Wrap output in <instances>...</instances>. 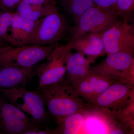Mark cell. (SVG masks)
I'll return each instance as SVG.
<instances>
[{
	"label": "cell",
	"mask_w": 134,
	"mask_h": 134,
	"mask_svg": "<svg viewBox=\"0 0 134 134\" xmlns=\"http://www.w3.org/2000/svg\"><path fill=\"white\" fill-rule=\"evenodd\" d=\"M65 13L76 24L80 17L87 9L96 5L93 0H59Z\"/></svg>",
	"instance_id": "cell-18"
},
{
	"label": "cell",
	"mask_w": 134,
	"mask_h": 134,
	"mask_svg": "<svg viewBox=\"0 0 134 134\" xmlns=\"http://www.w3.org/2000/svg\"><path fill=\"white\" fill-rule=\"evenodd\" d=\"M86 111L82 110L67 116L55 129H50L51 133H77L85 121Z\"/></svg>",
	"instance_id": "cell-17"
},
{
	"label": "cell",
	"mask_w": 134,
	"mask_h": 134,
	"mask_svg": "<svg viewBox=\"0 0 134 134\" xmlns=\"http://www.w3.org/2000/svg\"><path fill=\"white\" fill-rule=\"evenodd\" d=\"M0 134H1V132H0Z\"/></svg>",
	"instance_id": "cell-24"
},
{
	"label": "cell",
	"mask_w": 134,
	"mask_h": 134,
	"mask_svg": "<svg viewBox=\"0 0 134 134\" xmlns=\"http://www.w3.org/2000/svg\"><path fill=\"white\" fill-rule=\"evenodd\" d=\"M22 1L31 5H48L55 3L54 0H22Z\"/></svg>",
	"instance_id": "cell-23"
},
{
	"label": "cell",
	"mask_w": 134,
	"mask_h": 134,
	"mask_svg": "<svg viewBox=\"0 0 134 134\" xmlns=\"http://www.w3.org/2000/svg\"><path fill=\"white\" fill-rule=\"evenodd\" d=\"M102 35L86 33L77 38L69 40L68 43L72 49L94 62L96 58L106 53Z\"/></svg>",
	"instance_id": "cell-14"
},
{
	"label": "cell",
	"mask_w": 134,
	"mask_h": 134,
	"mask_svg": "<svg viewBox=\"0 0 134 134\" xmlns=\"http://www.w3.org/2000/svg\"><path fill=\"white\" fill-rule=\"evenodd\" d=\"M34 68L0 67V92L25 88L33 76Z\"/></svg>",
	"instance_id": "cell-13"
},
{
	"label": "cell",
	"mask_w": 134,
	"mask_h": 134,
	"mask_svg": "<svg viewBox=\"0 0 134 134\" xmlns=\"http://www.w3.org/2000/svg\"><path fill=\"white\" fill-rule=\"evenodd\" d=\"M119 21V17L112 8L94 5L82 14L76 24L71 27L69 40L86 33L102 34Z\"/></svg>",
	"instance_id": "cell-4"
},
{
	"label": "cell",
	"mask_w": 134,
	"mask_h": 134,
	"mask_svg": "<svg viewBox=\"0 0 134 134\" xmlns=\"http://www.w3.org/2000/svg\"><path fill=\"white\" fill-rule=\"evenodd\" d=\"M55 8V3L34 5L22 1L18 6L15 13L24 19L36 21L50 14Z\"/></svg>",
	"instance_id": "cell-16"
},
{
	"label": "cell",
	"mask_w": 134,
	"mask_h": 134,
	"mask_svg": "<svg viewBox=\"0 0 134 134\" xmlns=\"http://www.w3.org/2000/svg\"><path fill=\"white\" fill-rule=\"evenodd\" d=\"M42 19L32 21L14 13L12 23L8 31V45L19 47L29 44Z\"/></svg>",
	"instance_id": "cell-12"
},
{
	"label": "cell",
	"mask_w": 134,
	"mask_h": 134,
	"mask_svg": "<svg viewBox=\"0 0 134 134\" xmlns=\"http://www.w3.org/2000/svg\"><path fill=\"white\" fill-rule=\"evenodd\" d=\"M119 20L102 34L105 53L107 54L126 52L133 54L134 28L129 19Z\"/></svg>",
	"instance_id": "cell-8"
},
{
	"label": "cell",
	"mask_w": 134,
	"mask_h": 134,
	"mask_svg": "<svg viewBox=\"0 0 134 134\" xmlns=\"http://www.w3.org/2000/svg\"><path fill=\"white\" fill-rule=\"evenodd\" d=\"M96 5L104 8H112L117 0H93Z\"/></svg>",
	"instance_id": "cell-22"
},
{
	"label": "cell",
	"mask_w": 134,
	"mask_h": 134,
	"mask_svg": "<svg viewBox=\"0 0 134 134\" xmlns=\"http://www.w3.org/2000/svg\"><path fill=\"white\" fill-rule=\"evenodd\" d=\"M10 103L0 99V132L1 134H25L41 128Z\"/></svg>",
	"instance_id": "cell-10"
},
{
	"label": "cell",
	"mask_w": 134,
	"mask_h": 134,
	"mask_svg": "<svg viewBox=\"0 0 134 134\" xmlns=\"http://www.w3.org/2000/svg\"><path fill=\"white\" fill-rule=\"evenodd\" d=\"M56 44L47 46L27 45L0 47V67L16 66L34 68L46 59L55 49Z\"/></svg>",
	"instance_id": "cell-3"
},
{
	"label": "cell",
	"mask_w": 134,
	"mask_h": 134,
	"mask_svg": "<svg viewBox=\"0 0 134 134\" xmlns=\"http://www.w3.org/2000/svg\"><path fill=\"white\" fill-rule=\"evenodd\" d=\"M93 62L81 53H69L66 59L65 78L72 86L90 72V65Z\"/></svg>",
	"instance_id": "cell-15"
},
{
	"label": "cell",
	"mask_w": 134,
	"mask_h": 134,
	"mask_svg": "<svg viewBox=\"0 0 134 134\" xmlns=\"http://www.w3.org/2000/svg\"></svg>",
	"instance_id": "cell-25"
},
{
	"label": "cell",
	"mask_w": 134,
	"mask_h": 134,
	"mask_svg": "<svg viewBox=\"0 0 134 134\" xmlns=\"http://www.w3.org/2000/svg\"><path fill=\"white\" fill-rule=\"evenodd\" d=\"M114 83L108 76L90 70L73 86L78 95L87 101L90 106L100 94Z\"/></svg>",
	"instance_id": "cell-11"
},
{
	"label": "cell",
	"mask_w": 134,
	"mask_h": 134,
	"mask_svg": "<svg viewBox=\"0 0 134 134\" xmlns=\"http://www.w3.org/2000/svg\"><path fill=\"white\" fill-rule=\"evenodd\" d=\"M14 13L0 9V47L8 46L7 42L8 31L12 23Z\"/></svg>",
	"instance_id": "cell-19"
},
{
	"label": "cell",
	"mask_w": 134,
	"mask_h": 134,
	"mask_svg": "<svg viewBox=\"0 0 134 134\" xmlns=\"http://www.w3.org/2000/svg\"><path fill=\"white\" fill-rule=\"evenodd\" d=\"M71 27L66 18L55 8L43 18L28 45L56 44L69 36Z\"/></svg>",
	"instance_id": "cell-5"
},
{
	"label": "cell",
	"mask_w": 134,
	"mask_h": 134,
	"mask_svg": "<svg viewBox=\"0 0 134 134\" xmlns=\"http://www.w3.org/2000/svg\"><path fill=\"white\" fill-rule=\"evenodd\" d=\"M21 2V0H0V9L6 12H12Z\"/></svg>",
	"instance_id": "cell-21"
},
{
	"label": "cell",
	"mask_w": 134,
	"mask_h": 134,
	"mask_svg": "<svg viewBox=\"0 0 134 134\" xmlns=\"http://www.w3.org/2000/svg\"><path fill=\"white\" fill-rule=\"evenodd\" d=\"M133 84L115 82L103 92L90 106L102 111L117 112L129 104L133 98Z\"/></svg>",
	"instance_id": "cell-9"
},
{
	"label": "cell",
	"mask_w": 134,
	"mask_h": 134,
	"mask_svg": "<svg viewBox=\"0 0 134 134\" xmlns=\"http://www.w3.org/2000/svg\"><path fill=\"white\" fill-rule=\"evenodd\" d=\"M72 49L68 43L63 45L57 44L45 62L39 65L34 72L38 77V87L53 84L65 78L66 73V59Z\"/></svg>",
	"instance_id": "cell-6"
},
{
	"label": "cell",
	"mask_w": 134,
	"mask_h": 134,
	"mask_svg": "<svg viewBox=\"0 0 134 134\" xmlns=\"http://www.w3.org/2000/svg\"><path fill=\"white\" fill-rule=\"evenodd\" d=\"M2 92L10 103L24 113L35 125L41 127L46 126L50 116L39 91L22 88Z\"/></svg>",
	"instance_id": "cell-2"
},
{
	"label": "cell",
	"mask_w": 134,
	"mask_h": 134,
	"mask_svg": "<svg viewBox=\"0 0 134 134\" xmlns=\"http://www.w3.org/2000/svg\"><path fill=\"white\" fill-rule=\"evenodd\" d=\"M36 90L42 94L48 114L58 126L67 116L90 108L65 77L55 83L38 87Z\"/></svg>",
	"instance_id": "cell-1"
},
{
	"label": "cell",
	"mask_w": 134,
	"mask_h": 134,
	"mask_svg": "<svg viewBox=\"0 0 134 134\" xmlns=\"http://www.w3.org/2000/svg\"><path fill=\"white\" fill-rule=\"evenodd\" d=\"M133 54L119 52L107 57L92 69V72L104 75L115 82L133 83Z\"/></svg>",
	"instance_id": "cell-7"
},
{
	"label": "cell",
	"mask_w": 134,
	"mask_h": 134,
	"mask_svg": "<svg viewBox=\"0 0 134 134\" xmlns=\"http://www.w3.org/2000/svg\"><path fill=\"white\" fill-rule=\"evenodd\" d=\"M112 8L119 17L129 19L134 9V0H117Z\"/></svg>",
	"instance_id": "cell-20"
}]
</instances>
